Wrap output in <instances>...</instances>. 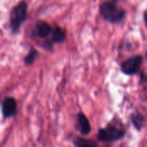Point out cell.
I'll return each mask as SVG.
<instances>
[{"instance_id":"14","label":"cell","mask_w":147,"mask_h":147,"mask_svg":"<svg viewBox=\"0 0 147 147\" xmlns=\"http://www.w3.org/2000/svg\"><path fill=\"white\" fill-rule=\"evenodd\" d=\"M146 59H147V51H146Z\"/></svg>"},{"instance_id":"13","label":"cell","mask_w":147,"mask_h":147,"mask_svg":"<svg viewBox=\"0 0 147 147\" xmlns=\"http://www.w3.org/2000/svg\"><path fill=\"white\" fill-rule=\"evenodd\" d=\"M144 21H145V23L147 27V10L144 12Z\"/></svg>"},{"instance_id":"1","label":"cell","mask_w":147,"mask_h":147,"mask_svg":"<svg viewBox=\"0 0 147 147\" xmlns=\"http://www.w3.org/2000/svg\"><path fill=\"white\" fill-rule=\"evenodd\" d=\"M127 135L125 126L115 121L109 122L105 126L100 127L96 133V140L100 143H115L122 140Z\"/></svg>"},{"instance_id":"12","label":"cell","mask_w":147,"mask_h":147,"mask_svg":"<svg viewBox=\"0 0 147 147\" xmlns=\"http://www.w3.org/2000/svg\"><path fill=\"white\" fill-rule=\"evenodd\" d=\"M140 84H145L147 83V75L145 73H140Z\"/></svg>"},{"instance_id":"11","label":"cell","mask_w":147,"mask_h":147,"mask_svg":"<svg viewBox=\"0 0 147 147\" xmlns=\"http://www.w3.org/2000/svg\"><path fill=\"white\" fill-rule=\"evenodd\" d=\"M37 56H38V51L35 49H31L24 58V64L28 66L33 64L34 62L36 60Z\"/></svg>"},{"instance_id":"2","label":"cell","mask_w":147,"mask_h":147,"mask_svg":"<svg viewBox=\"0 0 147 147\" xmlns=\"http://www.w3.org/2000/svg\"><path fill=\"white\" fill-rule=\"evenodd\" d=\"M101 16L110 23H119L126 17V11L120 9L114 1H105L99 6Z\"/></svg>"},{"instance_id":"10","label":"cell","mask_w":147,"mask_h":147,"mask_svg":"<svg viewBox=\"0 0 147 147\" xmlns=\"http://www.w3.org/2000/svg\"><path fill=\"white\" fill-rule=\"evenodd\" d=\"M73 145L75 147H101L94 139L78 136L73 139Z\"/></svg>"},{"instance_id":"4","label":"cell","mask_w":147,"mask_h":147,"mask_svg":"<svg viewBox=\"0 0 147 147\" xmlns=\"http://www.w3.org/2000/svg\"><path fill=\"white\" fill-rule=\"evenodd\" d=\"M142 62H143V56L141 55H134L127 59L121 63V70L123 74L127 75H134L140 71Z\"/></svg>"},{"instance_id":"9","label":"cell","mask_w":147,"mask_h":147,"mask_svg":"<svg viewBox=\"0 0 147 147\" xmlns=\"http://www.w3.org/2000/svg\"><path fill=\"white\" fill-rule=\"evenodd\" d=\"M130 121L137 132H141L145 127L146 119L144 115L138 111L134 112L130 114Z\"/></svg>"},{"instance_id":"8","label":"cell","mask_w":147,"mask_h":147,"mask_svg":"<svg viewBox=\"0 0 147 147\" xmlns=\"http://www.w3.org/2000/svg\"><path fill=\"white\" fill-rule=\"evenodd\" d=\"M17 104L13 97H7L2 102V113L4 118H10L16 113Z\"/></svg>"},{"instance_id":"7","label":"cell","mask_w":147,"mask_h":147,"mask_svg":"<svg viewBox=\"0 0 147 147\" xmlns=\"http://www.w3.org/2000/svg\"><path fill=\"white\" fill-rule=\"evenodd\" d=\"M53 28L50 26L49 23L40 21L34 24L31 31L32 37H38V38H47L49 35H51Z\"/></svg>"},{"instance_id":"6","label":"cell","mask_w":147,"mask_h":147,"mask_svg":"<svg viewBox=\"0 0 147 147\" xmlns=\"http://www.w3.org/2000/svg\"><path fill=\"white\" fill-rule=\"evenodd\" d=\"M65 39H66L65 30L63 29L59 26H55L52 29V32H51V39L48 42H47L43 45V47L46 49H52L53 43H62L63 42H65Z\"/></svg>"},{"instance_id":"5","label":"cell","mask_w":147,"mask_h":147,"mask_svg":"<svg viewBox=\"0 0 147 147\" xmlns=\"http://www.w3.org/2000/svg\"><path fill=\"white\" fill-rule=\"evenodd\" d=\"M75 126H76L77 131L82 136H88L92 131V126H91L90 120L82 112L78 113V114L76 116Z\"/></svg>"},{"instance_id":"3","label":"cell","mask_w":147,"mask_h":147,"mask_svg":"<svg viewBox=\"0 0 147 147\" xmlns=\"http://www.w3.org/2000/svg\"><path fill=\"white\" fill-rule=\"evenodd\" d=\"M27 17L28 4L26 2L22 1L11 9L9 13V27L12 33L16 34L19 32Z\"/></svg>"}]
</instances>
